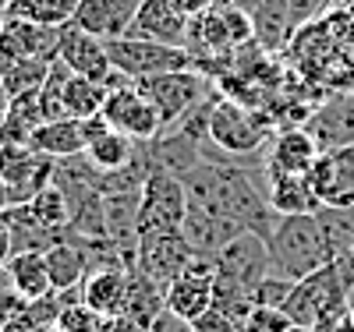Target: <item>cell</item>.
Here are the masks:
<instances>
[{"label": "cell", "mask_w": 354, "mask_h": 332, "mask_svg": "<svg viewBox=\"0 0 354 332\" xmlns=\"http://www.w3.org/2000/svg\"><path fill=\"white\" fill-rule=\"evenodd\" d=\"M39 332H64L61 325H46V329H39Z\"/></svg>", "instance_id": "ee69618b"}, {"label": "cell", "mask_w": 354, "mask_h": 332, "mask_svg": "<svg viewBox=\"0 0 354 332\" xmlns=\"http://www.w3.org/2000/svg\"><path fill=\"white\" fill-rule=\"evenodd\" d=\"M11 255H15V240H11V230H8L4 216H0V265H8Z\"/></svg>", "instance_id": "74e56055"}, {"label": "cell", "mask_w": 354, "mask_h": 332, "mask_svg": "<svg viewBox=\"0 0 354 332\" xmlns=\"http://www.w3.org/2000/svg\"><path fill=\"white\" fill-rule=\"evenodd\" d=\"M28 145L43 156H53V159H71V156H82L85 153V131H82V120L75 117H57V120H43L36 128V135L28 138Z\"/></svg>", "instance_id": "d6986e66"}, {"label": "cell", "mask_w": 354, "mask_h": 332, "mask_svg": "<svg viewBox=\"0 0 354 332\" xmlns=\"http://www.w3.org/2000/svg\"><path fill=\"white\" fill-rule=\"evenodd\" d=\"M11 208V188H8V180L0 177V213H8Z\"/></svg>", "instance_id": "ab89813d"}, {"label": "cell", "mask_w": 354, "mask_h": 332, "mask_svg": "<svg viewBox=\"0 0 354 332\" xmlns=\"http://www.w3.org/2000/svg\"><path fill=\"white\" fill-rule=\"evenodd\" d=\"M78 4L82 0H11V14L43 28H64L71 25Z\"/></svg>", "instance_id": "4316f807"}, {"label": "cell", "mask_w": 354, "mask_h": 332, "mask_svg": "<svg viewBox=\"0 0 354 332\" xmlns=\"http://www.w3.org/2000/svg\"><path fill=\"white\" fill-rule=\"evenodd\" d=\"M8 110H11V96H8V88L0 85V124H4V117H8Z\"/></svg>", "instance_id": "60d3db41"}, {"label": "cell", "mask_w": 354, "mask_h": 332, "mask_svg": "<svg viewBox=\"0 0 354 332\" xmlns=\"http://www.w3.org/2000/svg\"><path fill=\"white\" fill-rule=\"evenodd\" d=\"M106 96H110V88H106L103 81L71 75V78H68V88H64V113L75 117V120H88V117L103 113Z\"/></svg>", "instance_id": "484cf974"}, {"label": "cell", "mask_w": 354, "mask_h": 332, "mask_svg": "<svg viewBox=\"0 0 354 332\" xmlns=\"http://www.w3.org/2000/svg\"><path fill=\"white\" fill-rule=\"evenodd\" d=\"M248 14H252V25H255V43H259L266 53L280 50V46L294 36L287 0H255V8H252Z\"/></svg>", "instance_id": "603a6c76"}, {"label": "cell", "mask_w": 354, "mask_h": 332, "mask_svg": "<svg viewBox=\"0 0 354 332\" xmlns=\"http://www.w3.org/2000/svg\"><path fill=\"white\" fill-rule=\"evenodd\" d=\"M135 85H138V92L156 106V113L163 120V135L181 124L188 113H195L202 103H209L216 96L209 75H202L195 68L167 71V75H156V78H142Z\"/></svg>", "instance_id": "7a4b0ae2"}, {"label": "cell", "mask_w": 354, "mask_h": 332, "mask_svg": "<svg viewBox=\"0 0 354 332\" xmlns=\"http://www.w3.org/2000/svg\"><path fill=\"white\" fill-rule=\"evenodd\" d=\"M266 202L277 216H305L322 208L305 173H266Z\"/></svg>", "instance_id": "e0dca14e"}, {"label": "cell", "mask_w": 354, "mask_h": 332, "mask_svg": "<svg viewBox=\"0 0 354 332\" xmlns=\"http://www.w3.org/2000/svg\"><path fill=\"white\" fill-rule=\"evenodd\" d=\"M103 117L110 120V128L124 131L135 141H153L163 135V120L156 113V106L138 92V85H124V88H113L106 96Z\"/></svg>", "instance_id": "30bf717a"}, {"label": "cell", "mask_w": 354, "mask_h": 332, "mask_svg": "<svg viewBox=\"0 0 354 332\" xmlns=\"http://www.w3.org/2000/svg\"><path fill=\"white\" fill-rule=\"evenodd\" d=\"M8 268H11L15 290H18L25 300H39V297L53 293V286H50V268H46V251H15V255L8 258Z\"/></svg>", "instance_id": "cb8c5ba5"}, {"label": "cell", "mask_w": 354, "mask_h": 332, "mask_svg": "<svg viewBox=\"0 0 354 332\" xmlns=\"http://www.w3.org/2000/svg\"><path fill=\"white\" fill-rule=\"evenodd\" d=\"M287 332H319V329H315V325H294V322H290Z\"/></svg>", "instance_id": "7bdbcfd3"}, {"label": "cell", "mask_w": 354, "mask_h": 332, "mask_svg": "<svg viewBox=\"0 0 354 332\" xmlns=\"http://www.w3.org/2000/svg\"><path fill=\"white\" fill-rule=\"evenodd\" d=\"M174 8L192 21V18H198V14H205V11H213V0H174Z\"/></svg>", "instance_id": "8d00e7d4"}, {"label": "cell", "mask_w": 354, "mask_h": 332, "mask_svg": "<svg viewBox=\"0 0 354 332\" xmlns=\"http://www.w3.org/2000/svg\"><path fill=\"white\" fill-rule=\"evenodd\" d=\"M308 135L315 138L319 153H337L354 145V96H330L308 120Z\"/></svg>", "instance_id": "5bb4252c"}, {"label": "cell", "mask_w": 354, "mask_h": 332, "mask_svg": "<svg viewBox=\"0 0 354 332\" xmlns=\"http://www.w3.org/2000/svg\"><path fill=\"white\" fill-rule=\"evenodd\" d=\"M188 28H192V21L174 8V0H142V8H138V14H135V21L128 28V36L188 50Z\"/></svg>", "instance_id": "7c38bea8"}, {"label": "cell", "mask_w": 354, "mask_h": 332, "mask_svg": "<svg viewBox=\"0 0 354 332\" xmlns=\"http://www.w3.org/2000/svg\"><path fill=\"white\" fill-rule=\"evenodd\" d=\"M25 304H28V300H25L18 290H11V293L0 297V329H4L11 318H18V315L25 311Z\"/></svg>", "instance_id": "836d02e7"}, {"label": "cell", "mask_w": 354, "mask_h": 332, "mask_svg": "<svg viewBox=\"0 0 354 332\" xmlns=\"http://www.w3.org/2000/svg\"><path fill=\"white\" fill-rule=\"evenodd\" d=\"M103 322L106 318L88 308L85 300H68V304L61 308V315H57V325H61L64 332H103Z\"/></svg>", "instance_id": "f546056e"}, {"label": "cell", "mask_w": 354, "mask_h": 332, "mask_svg": "<svg viewBox=\"0 0 354 332\" xmlns=\"http://www.w3.org/2000/svg\"><path fill=\"white\" fill-rule=\"evenodd\" d=\"M305 180L322 208H340V213L354 208V148L319 153Z\"/></svg>", "instance_id": "ba28073f"}, {"label": "cell", "mask_w": 354, "mask_h": 332, "mask_svg": "<svg viewBox=\"0 0 354 332\" xmlns=\"http://www.w3.org/2000/svg\"><path fill=\"white\" fill-rule=\"evenodd\" d=\"M25 205L32 208V216L43 226H50V230H68V223H71V202H68V195L57 184L43 188L32 202H25Z\"/></svg>", "instance_id": "f1b7e54d"}, {"label": "cell", "mask_w": 354, "mask_h": 332, "mask_svg": "<svg viewBox=\"0 0 354 332\" xmlns=\"http://www.w3.org/2000/svg\"><path fill=\"white\" fill-rule=\"evenodd\" d=\"M57 39H61V28H43V25H32V21L11 14L0 25V71L18 64V60H28V57L53 60Z\"/></svg>", "instance_id": "8fae6325"}, {"label": "cell", "mask_w": 354, "mask_h": 332, "mask_svg": "<svg viewBox=\"0 0 354 332\" xmlns=\"http://www.w3.org/2000/svg\"><path fill=\"white\" fill-rule=\"evenodd\" d=\"M46 268H50V286L57 293L64 290H78L88 276V251L78 244V240H61L46 251Z\"/></svg>", "instance_id": "44dd1931"}, {"label": "cell", "mask_w": 354, "mask_h": 332, "mask_svg": "<svg viewBox=\"0 0 354 332\" xmlns=\"http://www.w3.org/2000/svg\"><path fill=\"white\" fill-rule=\"evenodd\" d=\"M213 290H216V265L213 258L195 255L185 273L170 280L167 286V311L177 315L181 322H195L198 315H205L213 308Z\"/></svg>", "instance_id": "52a82bcc"}, {"label": "cell", "mask_w": 354, "mask_h": 332, "mask_svg": "<svg viewBox=\"0 0 354 332\" xmlns=\"http://www.w3.org/2000/svg\"><path fill=\"white\" fill-rule=\"evenodd\" d=\"M167 311V286L149 280L142 268H128V297H124V315L138 318L142 325H149Z\"/></svg>", "instance_id": "7402d4cb"}, {"label": "cell", "mask_w": 354, "mask_h": 332, "mask_svg": "<svg viewBox=\"0 0 354 332\" xmlns=\"http://www.w3.org/2000/svg\"><path fill=\"white\" fill-rule=\"evenodd\" d=\"M11 230V240H15V251H50L53 244H61V240H68V230H50L43 226L32 208L28 205H11L8 213H0Z\"/></svg>", "instance_id": "ffe728a7"}, {"label": "cell", "mask_w": 354, "mask_h": 332, "mask_svg": "<svg viewBox=\"0 0 354 332\" xmlns=\"http://www.w3.org/2000/svg\"><path fill=\"white\" fill-rule=\"evenodd\" d=\"M50 75V60L46 57H28V60H18V64L4 68L0 71V85L8 88V96H21V92H32V88H39Z\"/></svg>", "instance_id": "83f0119b"}, {"label": "cell", "mask_w": 354, "mask_h": 332, "mask_svg": "<svg viewBox=\"0 0 354 332\" xmlns=\"http://www.w3.org/2000/svg\"><path fill=\"white\" fill-rule=\"evenodd\" d=\"M290 290H294V283H290V280H283V276H273V273H270V276H266V280L252 290V300H255V308H280V311H283Z\"/></svg>", "instance_id": "4dcf8cb0"}, {"label": "cell", "mask_w": 354, "mask_h": 332, "mask_svg": "<svg viewBox=\"0 0 354 332\" xmlns=\"http://www.w3.org/2000/svg\"><path fill=\"white\" fill-rule=\"evenodd\" d=\"M124 297H128V268L121 265H106V268H93L82 283V300L93 311H100L103 318L121 315L124 311Z\"/></svg>", "instance_id": "ac0fdd59"}, {"label": "cell", "mask_w": 354, "mask_h": 332, "mask_svg": "<svg viewBox=\"0 0 354 332\" xmlns=\"http://www.w3.org/2000/svg\"><path fill=\"white\" fill-rule=\"evenodd\" d=\"M138 153V141L128 138L124 131H117L110 128L106 135H100L96 141H88L85 145V159L93 163L100 173H117V170H124Z\"/></svg>", "instance_id": "d4e9b609"}, {"label": "cell", "mask_w": 354, "mask_h": 332, "mask_svg": "<svg viewBox=\"0 0 354 332\" xmlns=\"http://www.w3.org/2000/svg\"><path fill=\"white\" fill-rule=\"evenodd\" d=\"M270 117H259L255 110L241 106L238 99L216 96L209 110V145H216L227 156H248L270 138Z\"/></svg>", "instance_id": "277c9868"}, {"label": "cell", "mask_w": 354, "mask_h": 332, "mask_svg": "<svg viewBox=\"0 0 354 332\" xmlns=\"http://www.w3.org/2000/svg\"><path fill=\"white\" fill-rule=\"evenodd\" d=\"M103 332H149V325H142L138 318H131V315H110L106 322H103Z\"/></svg>", "instance_id": "e575fe53"}, {"label": "cell", "mask_w": 354, "mask_h": 332, "mask_svg": "<svg viewBox=\"0 0 354 332\" xmlns=\"http://www.w3.org/2000/svg\"><path fill=\"white\" fill-rule=\"evenodd\" d=\"M188 213V195L181 177L167 166H156L149 173V180L142 184V198H138V223H135V237H149V233H163V230H181Z\"/></svg>", "instance_id": "3957f363"}, {"label": "cell", "mask_w": 354, "mask_h": 332, "mask_svg": "<svg viewBox=\"0 0 354 332\" xmlns=\"http://www.w3.org/2000/svg\"><path fill=\"white\" fill-rule=\"evenodd\" d=\"M11 18V0H0V25Z\"/></svg>", "instance_id": "b9f144b4"}, {"label": "cell", "mask_w": 354, "mask_h": 332, "mask_svg": "<svg viewBox=\"0 0 354 332\" xmlns=\"http://www.w3.org/2000/svg\"><path fill=\"white\" fill-rule=\"evenodd\" d=\"M290 318L280 308H255L252 318L241 325V332H287Z\"/></svg>", "instance_id": "1f68e13d"}, {"label": "cell", "mask_w": 354, "mask_h": 332, "mask_svg": "<svg viewBox=\"0 0 354 332\" xmlns=\"http://www.w3.org/2000/svg\"><path fill=\"white\" fill-rule=\"evenodd\" d=\"M106 53H110V64H113L117 71H124L131 81L192 68V53H188V50H181V46H163V43H153V39H135V36L110 39V43H106Z\"/></svg>", "instance_id": "5b68a950"}, {"label": "cell", "mask_w": 354, "mask_h": 332, "mask_svg": "<svg viewBox=\"0 0 354 332\" xmlns=\"http://www.w3.org/2000/svg\"><path fill=\"white\" fill-rule=\"evenodd\" d=\"M266 248H270V273L283 276L290 283H301L333 262V251H330V240H326L319 213L277 216L270 237H266Z\"/></svg>", "instance_id": "6da1fadb"}, {"label": "cell", "mask_w": 354, "mask_h": 332, "mask_svg": "<svg viewBox=\"0 0 354 332\" xmlns=\"http://www.w3.org/2000/svg\"><path fill=\"white\" fill-rule=\"evenodd\" d=\"M15 290V280H11V268L8 265H0V297L4 293H11Z\"/></svg>", "instance_id": "f35d334b"}, {"label": "cell", "mask_w": 354, "mask_h": 332, "mask_svg": "<svg viewBox=\"0 0 354 332\" xmlns=\"http://www.w3.org/2000/svg\"><path fill=\"white\" fill-rule=\"evenodd\" d=\"M213 265H216L220 280H230L245 290H255L266 276H270V248H266V237L241 230L238 237L227 240V244L213 255Z\"/></svg>", "instance_id": "8992f818"}, {"label": "cell", "mask_w": 354, "mask_h": 332, "mask_svg": "<svg viewBox=\"0 0 354 332\" xmlns=\"http://www.w3.org/2000/svg\"><path fill=\"white\" fill-rule=\"evenodd\" d=\"M149 332H192V325L188 322H181L177 315H170V311H163L156 322H153V329Z\"/></svg>", "instance_id": "d590c367"}, {"label": "cell", "mask_w": 354, "mask_h": 332, "mask_svg": "<svg viewBox=\"0 0 354 332\" xmlns=\"http://www.w3.org/2000/svg\"><path fill=\"white\" fill-rule=\"evenodd\" d=\"M57 60H64V64L71 68V75L93 78V81H106V75L113 71L106 43L82 32V28H75V25L61 28V39H57Z\"/></svg>", "instance_id": "9a60e30c"}, {"label": "cell", "mask_w": 354, "mask_h": 332, "mask_svg": "<svg viewBox=\"0 0 354 332\" xmlns=\"http://www.w3.org/2000/svg\"><path fill=\"white\" fill-rule=\"evenodd\" d=\"M192 258H195V248L188 244L185 230H163V233H149L138 240L135 268H142L160 286H170V280L181 276Z\"/></svg>", "instance_id": "9c48e42d"}, {"label": "cell", "mask_w": 354, "mask_h": 332, "mask_svg": "<svg viewBox=\"0 0 354 332\" xmlns=\"http://www.w3.org/2000/svg\"><path fill=\"white\" fill-rule=\"evenodd\" d=\"M192 325V332H241L238 325H234L220 308H209V311H205V315H198L195 322H188Z\"/></svg>", "instance_id": "d6a6232c"}, {"label": "cell", "mask_w": 354, "mask_h": 332, "mask_svg": "<svg viewBox=\"0 0 354 332\" xmlns=\"http://www.w3.org/2000/svg\"><path fill=\"white\" fill-rule=\"evenodd\" d=\"M319 159V145L308 135V128H280V135L270 145L266 173H308Z\"/></svg>", "instance_id": "2e32d148"}, {"label": "cell", "mask_w": 354, "mask_h": 332, "mask_svg": "<svg viewBox=\"0 0 354 332\" xmlns=\"http://www.w3.org/2000/svg\"><path fill=\"white\" fill-rule=\"evenodd\" d=\"M138 8H142V0H82L71 25L88 32V36L103 39V43H110V39L128 36Z\"/></svg>", "instance_id": "4fadbf2b"}]
</instances>
